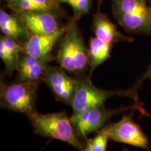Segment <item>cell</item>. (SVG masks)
Wrapping results in <instances>:
<instances>
[{
  "label": "cell",
  "mask_w": 151,
  "mask_h": 151,
  "mask_svg": "<svg viewBox=\"0 0 151 151\" xmlns=\"http://www.w3.org/2000/svg\"><path fill=\"white\" fill-rule=\"evenodd\" d=\"M55 60L60 67L79 78L85 76L90 69L88 49L75 20L67 25L65 32L59 41Z\"/></svg>",
  "instance_id": "6da1fadb"
},
{
  "label": "cell",
  "mask_w": 151,
  "mask_h": 151,
  "mask_svg": "<svg viewBox=\"0 0 151 151\" xmlns=\"http://www.w3.org/2000/svg\"><path fill=\"white\" fill-rule=\"evenodd\" d=\"M28 118L38 135L67 143L81 151L86 146V143L76 135L71 118L65 111L47 114L36 112Z\"/></svg>",
  "instance_id": "7a4b0ae2"
},
{
  "label": "cell",
  "mask_w": 151,
  "mask_h": 151,
  "mask_svg": "<svg viewBox=\"0 0 151 151\" xmlns=\"http://www.w3.org/2000/svg\"><path fill=\"white\" fill-rule=\"evenodd\" d=\"M128 110H137L142 116L151 118V114L145 110L142 103H134L118 109H109L104 104L97 106L80 112L73 113L71 120L76 135L83 142L86 143L88 135L104 127L113 116Z\"/></svg>",
  "instance_id": "3957f363"
},
{
  "label": "cell",
  "mask_w": 151,
  "mask_h": 151,
  "mask_svg": "<svg viewBox=\"0 0 151 151\" xmlns=\"http://www.w3.org/2000/svg\"><path fill=\"white\" fill-rule=\"evenodd\" d=\"M114 96L129 97L134 103L141 104L139 96L130 89L104 90L97 88L92 83L90 76H83L78 78V86L71 101L73 113L80 112L86 109L104 104L105 101Z\"/></svg>",
  "instance_id": "277c9868"
},
{
  "label": "cell",
  "mask_w": 151,
  "mask_h": 151,
  "mask_svg": "<svg viewBox=\"0 0 151 151\" xmlns=\"http://www.w3.org/2000/svg\"><path fill=\"white\" fill-rule=\"evenodd\" d=\"M38 85L16 81L0 83V104L3 109L25 114L29 117L37 112Z\"/></svg>",
  "instance_id": "5b68a950"
},
{
  "label": "cell",
  "mask_w": 151,
  "mask_h": 151,
  "mask_svg": "<svg viewBox=\"0 0 151 151\" xmlns=\"http://www.w3.org/2000/svg\"><path fill=\"white\" fill-rule=\"evenodd\" d=\"M134 111L124 114L116 122L105 126L109 139L116 142L124 143L138 148L149 149V139L139 124L133 120Z\"/></svg>",
  "instance_id": "8992f818"
},
{
  "label": "cell",
  "mask_w": 151,
  "mask_h": 151,
  "mask_svg": "<svg viewBox=\"0 0 151 151\" xmlns=\"http://www.w3.org/2000/svg\"><path fill=\"white\" fill-rule=\"evenodd\" d=\"M69 73L60 66L48 65L43 81L46 83L58 101L71 105L78 79L72 78Z\"/></svg>",
  "instance_id": "52a82bcc"
},
{
  "label": "cell",
  "mask_w": 151,
  "mask_h": 151,
  "mask_svg": "<svg viewBox=\"0 0 151 151\" xmlns=\"http://www.w3.org/2000/svg\"><path fill=\"white\" fill-rule=\"evenodd\" d=\"M66 29L67 26H65L49 35H31L29 39L21 44L22 52L50 62L52 59L50 55L52 49L60 41Z\"/></svg>",
  "instance_id": "ba28073f"
},
{
  "label": "cell",
  "mask_w": 151,
  "mask_h": 151,
  "mask_svg": "<svg viewBox=\"0 0 151 151\" xmlns=\"http://www.w3.org/2000/svg\"><path fill=\"white\" fill-rule=\"evenodd\" d=\"M16 14L21 19L30 35H49L62 27L55 14L48 11H27Z\"/></svg>",
  "instance_id": "9c48e42d"
},
{
  "label": "cell",
  "mask_w": 151,
  "mask_h": 151,
  "mask_svg": "<svg viewBox=\"0 0 151 151\" xmlns=\"http://www.w3.org/2000/svg\"><path fill=\"white\" fill-rule=\"evenodd\" d=\"M48 61L22 52L17 67V81L39 84L43 80Z\"/></svg>",
  "instance_id": "30bf717a"
},
{
  "label": "cell",
  "mask_w": 151,
  "mask_h": 151,
  "mask_svg": "<svg viewBox=\"0 0 151 151\" xmlns=\"http://www.w3.org/2000/svg\"><path fill=\"white\" fill-rule=\"evenodd\" d=\"M92 30L96 37L112 45L122 41L131 42L134 40L133 38L125 36L120 32L116 25H115L105 14L100 12L99 9L94 14Z\"/></svg>",
  "instance_id": "8fae6325"
},
{
  "label": "cell",
  "mask_w": 151,
  "mask_h": 151,
  "mask_svg": "<svg viewBox=\"0 0 151 151\" xmlns=\"http://www.w3.org/2000/svg\"><path fill=\"white\" fill-rule=\"evenodd\" d=\"M116 22L130 34L151 35V14H131L113 12Z\"/></svg>",
  "instance_id": "7c38bea8"
},
{
  "label": "cell",
  "mask_w": 151,
  "mask_h": 151,
  "mask_svg": "<svg viewBox=\"0 0 151 151\" xmlns=\"http://www.w3.org/2000/svg\"><path fill=\"white\" fill-rule=\"evenodd\" d=\"M0 29L4 35L20 44L25 42L31 35L18 15L9 14L3 9L0 10Z\"/></svg>",
  "instance_id": "4fadbf2b"
},
{
  "label": "cell",
  "mask_w": 151,
  "mask_h": 151,
  "mask_svg": "<svg viewBox=\"0 0 151 151\" xmlns=\"http://www.w3.org/2000/svg\"><path fill=\"white\" fill-rule=\"evenodd\" d=\"M16 14L44 11L55 14L59 9L58 0H4Z\"/></svg>",
  "instance_id": "5bb4252c"
},
{
  "label": "cell",
  "mask_w": 151,
  "mask_h": 151,
  "mask_svg": "<svg viewBox=\"0 0 151 151\" xmlns=\"http://www.w3.org/2000/svg\"><path fill=\"white\" fill-rule=\"evenodd\" d=\"M112 48V44L106 43L96 37L90 38L88 48L90 77L99 66L110 58Z\"/></svg>",
  "instance_id": "9a60e30c"
},
{
  "label": "cell",
  "mask_w": 151,
  "mask_h": 151,
  "mask_svg": "<svg viewBox=\"0 0 151 151\" xmlns=\"http://www.w3.org/2000/svg\"><path fill=\"white\" fill-rule=\"evenodd\" d=\"M112 11L131 14H150L151 6L147 0H112Z\"/></svg>",
  "instance_id": "2e32d148"
},
{
  "label": "cell",
  "mask_w": 151,
  "mask_h": 151,
  "mask_svg": "<svg viewBox=\"0 0 151 151\" xmlns=\"http://www.w3.org/2000/svg\"><path fill=\"white\" fill-rule=\"evenodd\" d=\"M58 1L60 3L67 4L72 8L74 14L73 20L75 21L89 12L92 3V0H58Z\"/></svg>",
  "instance_id": "e0dca14e"
},
{
  "label": "cell",
  "mask_w": 151,
  "mask_h": 151,
  "mask_svg": "<svg viewBox=\"0 0 151 151\" xmlns=\"http://www.w3.org/2000/svg\"><path fill=\"white\" fill-rule=\"evenodd\" d=\"M109 139V135L104 127L98 132L95 137L87 139L86 142L89 145L90 151H106Z\"/></svg>",
  "instance_id": "ac0fdd59"
},
{
  "label": "cell",
  "mask_w": 151,
  "mask_h": 151,
  "mask_svg": "<svg viewBox=\"0 0 151 151\" xmlns=\"http://www.w3.org/2000/svg\"><path fill=\"white\" fill-rule=\"evenodd\" d=\"M146 79L151 80V62H150V65H149L148 69L146 71V72H145L142 76H141L140 78H139V80H137V83L134 85L133 87L130 88V89H131L132 91L134 92L135 94H138V90H139V88H140L141 85H142L143 81H146Z\"/></svg>",
  "instance_id": "d6986e66"
},
{
  "label": "cell",
  "mask_w": 151,
  "mask_h": 151,
  "mask_svg": "<svg viewBox=\"0 0 151 151\" xmlns=\"http://www.w3.org/2000/svg\"><path fill=\"white\" fill-rule=\"evenodd\" d=\"M81 151H90L89 145H88V143H87L86 142V146L84 147V148L83 149V150H81Z\"/></svg>",
  "instance_id": "ffe728a7"
},
{
  "label": "cell",
  "mask_w": 151,
  "mask_h": 151,
  "mask_svg": "<svg viewBox=\"0 0 151 151\" xmlns=\"http://www.w3.org/2000/svg\"><path fill=\"white\" fill-rule=\"evenodd\" d=\"M123 151H130V150H128V149H127V148H124L123 149Z\"/></svg>",
  "instance_id": "44dd1931"
},
{
  "label": "cell",
  "mask_w": 151,
  "mask_h": 151,
  "mask_svg": "<svg viewBox=\"0 0 151 151\" xmlns=\"http://www.w3.org/2000/svg\"><path fill=\"white\" fill-rule=\"evenodd\" d=\"M148 1H150V2H151V0H147Z\"/></svg>",
  "instance_id": "7402d4cb"
}]
</instances>
